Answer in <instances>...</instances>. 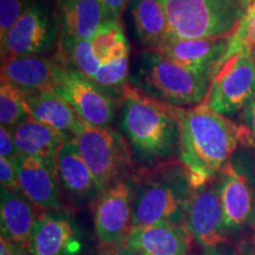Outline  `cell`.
I'll return each instance as SVG.
<instances>
[{"instance_id": "obj_1", "label": "cell", "mask_w": 255, "mask_h": 255, "mask_svg": "<svg viewBox=\"0 0 255 255\" xmlns=\"http://www.w3.org/2000/svg\"><path fill=\"white\" fill-rule=\"evenodd\" d=\"M164 104L178 126V156L189 174L191 188L210 182L231 163L238 144L252 143L247 127L212 110L205 102L195 107Z\"/></svg>"}, {"instance_id": "obj_2", "label": "cell", "mask_w": 255, "mask_h": 255, "mask_svg": "<svg viewBox=\"0 0 255 255\" xmlns=\"http://www.w3.org/2000/svg\"><path fill=\"white\" fill-rule=\"evenodd\" d=\"M121 128L139 162L155 165L178 151V126L162 102L129 84L124 89Z\"/></svg>"}, {"instance_id": "obj_3", "label": "cell", "mask_w": 255, "mask_h": 255, "mask_svg": "<svg viewBox=\"0 0 255 255\" xmlns=\"http://www.w3.org/2000/svg\"><path fill=\"white\" fill-rule=\"evenodd\" d=\"M133 182L132 227L157 222L183 223L193 188L182 162L170 159L143 168Z\"/></svg>"}, {"instance_id": "obj_4", "label": "cell", "mask_w": 255, "mask_h": 255, "mask_svg": "<svg viewBox=\"0 0 255 255\" xmlns=\"http://www.w3.org/2000/svg\"><path fill=\"white\" fill-rule=\"evenodd\" d=\"M131 83L152 100L174 107H195L206 101L214 71L191 69L152 50L139 55Z\"/></svg>"}, {"instance_id": "obj_5", "label": "cell", "mask_w": 255, "mask_h": 255, "mask_svg": "<svg viewBox=\"0 0 255 255\" xmlns=\"http://www.w3.org/2000/svg\"><path fill=\"white\" fill-rule=\"evenodd\" d=\"M159 1L167 15L169 36L182 39L231 37L244 14V7L231 0Z\"/></svg>"}, {"instance_id": "obj_6", "label": "cell", "mask_w": 255, "mask_h": 255, "mask_svg": "<svg viewBox=\"0 0 255 255\" xmlns=\"http://www.w3.org/2000/svg\"><path fill=\"white\" fill-rule=\"evenodd\" d=\"M73 139L103 190L126 178L132 167L129 142L114 128L94 126L81 120Z\"/></svg>"}, {"instance_id": "obj_7", "label": "cell", "mask_w": 255, "mask_h": 255, "mask_svg": "<svg viewBox=\"0 0 255 255\" xmlns=\"http://www.w3.org/2000/svg\"><path fill=\"white\" fill-rule=\"evenodd\" d=\"M255 97V63L250 51L223 57L216 65L205 103L222 116L245 110Z\"/></svg>"}, {"instance_id": "obj_8", "label": "cell", "mask_w": 255, "mask_h": 255, "mask_svg": "<svg viewBox=\"0 0 255 255\" xmlns=\"http://www.w3.org/2000/svg\"><path fill=\"white\" fill-rule=\"evenodd\" d=\"M58 40L56 11L44 2H37L1 40V63L14 57L56 52Z\"/></svg>"}, {"instance_id": "obj_9", "label": "cell", "mask_w": 255, "mask_h": 255, "mask_svg": "<svg viewBox=\"0 0 255 255\" xmlns=\"http://www.w3.org/2000/svg\"><path fill=\"white\" fill-rule=\"evenodd\" d=\"M133 199L135 182L126 177L108 187L95 201V232L103 248L126 244L132 229Z\"/></svg>"}, {"instance_id": "obj_10", "label": "cell", "mask_w": 255, "mask_h": 255, "mask_svg": "<svg viewBox=\"0 0 255 255\" xmlns=\"http://www.w3.org/2000/svg\"><path fill=\"white\" fill-rule=\"evenodd\" d=\"M59 94L89 124L109 127L116 113V97L77 70L60 66Z\"/></svg>"}, {"instance_id": "obj_11", "label": "cell", "mask_w": 255, "mask_h": 255, "mask_svg": "<svg viewBox=\"0 0 255 255\" xmlns=\"http://www.w3.org/2000/svg\"><path fill=\"white\" fill-rule=\"evenodd\" d=\"M183 225L200 245L214 248L226 241V223L218 183L214 181L193 188Z\"/></svg>"}, {"instance_id": "obj_12", "label": "cell", "mask_w": 255, "mask_h": 255, "mask_svg": "<svg viewBox=\"0 0 255 255\" xmlns=\"http://www.w3.org/2000/svg\"><path fill=\"white\" fill-rule=\"evenodd\" d=\"M81 234L71 216L62 210H47L37 220L28 255H77Z\"/></svg>"}, {"instance_id": "obj_13", "label": "cell", "mask_w": 255, "mask_h": 255, "mask_svg": "<svg viewBox=\"0 0 255 255\" xmlns=\"http://www.w3.org/2000/svg\"><path fill=\"white\" fill-rule=\"evenodd\" d=\"M59 72V64L46 56H20L1 63V79L24 96L57 92Z\"/></svg>"}, {"instance_id": "obj_14", "label": "cell", "mask_w": 255, "mask_h": 255, "mask_svg": "<svg viewBox=\"0 0 255 255\" xmlns=\"http://www.w3.org/2000/svg\"><path fill=\"white\" fill-rule=\"evenodd\" d=\"M18 173L20 190L36 208L60 209L57 169L41 159L19 154L12 158Z\"/></svg>"}, {"instance_id": "obj_15", "label": "cell", "mask_w": 255, "mask_h": 255, "mask_svg": "<svg viewBox=\"0 0 255 255\" xmlns=\"http://www.w3.org/2000/svg\"><path fill=\"white\" fill-rule=\"evenodd\" d=\"M191 239L183 223L157 222L132 227L124 245L137 255H188Z\"/></svg>"}, {"instance_id": "obj_16", "label": "cell", "mask_w": 255, "mask_h": 255, "mask_svg": "<svg viewBox=\"0 0 255 255\" xmlns=\"http://www.w3.org/2000/svg\"><path fill=\"white\" fill-rule=\"evenodd\" d=\"M229 38L231 37L182 39L169 36L152 51L187 68L208 69L214 71L228 49Z\"/></svg>"}, {"instance_id": "obj_17", "label": "cell", "mask_w": 255, "mask_h": 255, "mask_svg": "<svg viewBox=\"0 0 255 255\" xmlns=\"http://www.w3.org/2000/svg\"><path fill=\"white\" fill-rule=\"evenodd\" d=\"M56 169L59 184L69 195L79 200L96 201L103 193L73 138L64 142L59 149Z\"/></svg>"}, {"instance_id": "obj_18", "label": "cell", "mask_w": 255, "mask_h": 255, "mask_svg": "<svg viewBox=\"0 0 255 255\" xmlns=\"http://www.w3.org/2000/svg\"><path fill=\"white\" fill-rule=\"evenodd\" d=\"M34 207L21 191L1 187L0 191V222L1 237H5L28 252L32 235L36 228L37 216Z\"/></svg>"}, {"instance_id": "obj_19", "label": "cell", "mask_w": 255, "mask_h": 255, "mask_svg": "<svg viewBox=\"0 0 255 255\" xmlns=\"http://www.w3.org/2000/svg\"><path fill=\"white\" fill-rule=\"evenodd\" d=\"M59 39L91 40L104 21L100 0H57Z\"/></svg>"}, {"instance_id": "obj_20", "label": "cell", "mask_w": 255, "mask_h": 255, "mask_svg": "<svg viewBox=\"0 0 255 255\" xmlns=\"http://www.w3.org/2000/svg\"><path fill=\"white\" fill-rule=\"evenodd\" d=\"M226 228L235 231L246 223L253 209V195L246 177L229 163L220 173L218 182Z\"/></svg>"}, {"instance_id": "obj_21", "label": "cell", "mask_w": 255, "mask_h": 255, "mask_svg": "<svg viewBox=\"0 0 255 255\" xmlns=\"http://www.w3.org/2000/svg\"><path fill=\"white\" fill-rule=\"evenodd\" d=\"M25 98L32 119L52 128L66 141L73 138L81 119L68 101L57 92H40Z\"/></svg>"}, {"instance_id": "obj_22", "label": "cell", "mask_w": 255, "mask_h": 255, "mask_svg": "<svg viewBox=\"0 0 255 255\" xmlns=\"http://www.w3.org/2000/svg\"><path fill=\"white\" fill-rule=\"evenodd\" d=\"M19 154L30 156L56 167L59 149L66 139L58 131L32 117L12 129Z\"/></svg>"}, {"instance_id": "obj_23", "label": "cell", "mask_w": 255, "mask_h": 255, "mask_svg": "<svg viewBox=\"0 0 255 255\" xmlns=\"http://www.w3.org/2000/svg\"><path fill=\"white\" fill-rule=\"evenodd\" d=\"M133 27L145 50H154L169 37L168 20L159 0H131Z\"/></svg>"}, {"instance_id": "obj_24", "label": "cell", "mask_w": 255, "mask_h": 255, "mask_svg": "<svg viewBox=\"0 0 255 255\" xmlns=\"http://www.w3.org/2000/svg\"><path fill=\"white\" fill-rule=\"evenodd\" d=\"M53 58L63 68L77 70L89 78L94 77L102 65L91 40L59 39Z\"/></svg>"}, {"instance_id": "obj_25", "label": "cell", "mask_w": 255, "mask_h": 255, "mask_svg": "<svg viewBox=\"0 0 255 255\" xmlns=\"http://www.w3.org/2000/svg\"><path fill=\"white\" fill-rule=\"evenodd\" d=\"M91 43L102 64L129 56V43L121 20H104Z\"/></svg>"}, {"instance_id": "obj_26", "label": "cell", "mask_w": 255, "mask_h": 255, "mask_svg": "<svg viewBox=\"0 0 255 255\" xmlns=\"http://www.w3.org/2000/svg\"><path fill=\"white\" fill-rule=\"evenodd\" d=\"M26 98L9 83L1 79L0 84V122L1 127L13 129L30 119Z\"/></svg>"}, {"instance_id": "obj_27", "label": "cell", "mask_w": 255, "mask_h": 255, "mask_svg": "<svg viewBox=\"0 0 255 255\" xmlns=\"http://www.w3.org/2000/svg\"><path fill=\"white\" fill-rule=\"evenodd\" d=\"M128 77H129V56H126L102 64L100 70L91 79L110 94L114 96L120 94L122 97L124 89L129 84Z\"/></svg>"}, {"instance_id": "obj_28", "label": "cell", "mask_w": 255, "mask_h": 255, "mask_svg": "<svg viewBox=\"0 0 255 255\" xmlns=\"http://www.w3.org/2000/svg\"><path fill=\"white\" fill-rule=\"evenodd\" d=\"M36 4V0H0V40Z\"/></svg>"}, {"instance_id": "obj_29", "label": "cell", "mask_w": 255, "mask_h": 255, "mask_svg": "<svg viewBox=\"0 0 255 255\" xmlns=\"http://www.w3.org/2000/svg\"><path fill=\"white\" fill-rule=\"evenodd\" d=\"M0 182L1 187L13 191H21L18 173L11 158L0 157Z\"/></svg>"}, {"instance_id": "obj_30", "label": "cell", "mask_w": 255, "mask_h": 255, "mask_svg": "<svg viewBox=\"0 0 255 255\" xmlns=\"http://www.w3.org/2000/svg\"><path fill=\"white\" fill-rule=\"evenodd\" d=\"M19 155L17 144H15L13 132L11 129L0 128V157L14 158Z\"/></svg>"}, {"instance_id": "obj_31", "label": "cell", "mask_w": 255, "mask_h": 255, "mask_svg": "<svg viewBox=\"0 0 255 255\" xmlns=\"http://www.w3.org/2000/svg\"><path fill=\"white\" fill-rule=\"evenodd\" d=\"M104 20H121L129 0H100Z\"/></svg>"}, {"instance_id": "obj_32", "label": "cell", "mask_w": 255, "mask_h": 255, "mask_svg": "<svg viewBox=\"0 0 255 255\" xmlns=\"http://www.w3.org/2000/svg\"><path fill=\"white\" fill-rule=\"evenodd\" d=\"M0 255H28L27 251L19 247L5 237L0 238Z\"/></svg>"}, {"instance_id": "obj_33", "label": "cell", "mask_w": 255, "mask_h": 255, "mask_svg": "<svg viewBox=\"0 0 255 255\" xmlns=\"http://www.w3.org/2000/svg\"><path fill=\"white\" fill-rule=\"evenodd\" d=\"M244 116L246 127L251 132L252 142H253V144H255V97L246 107V109L244 111Z\"/></svg>"}, {"instance_id": "obj_34", "label": "cell", "mask_w": 255, "mask_h": 255, "mask_svg": "<svg viewBox=\"0 0 255 255\" xmlns=\"http://www.w3.org/2000/svg\"><path fill=\"white\" fill-rule=\"evenodd\" d=\"M98 255H137L131 248H129L127 245H120V246H113L103 248Z\"/></svg>"}, {"instance_id": "obj_35", "label": "cell", "mask_w": 255, "mask_h": 255, "mask_svg": "<svg viewBox=\"0 0 255 255\" xmlns=\"http://www.w3.org/2000/svg\"><path fill=\"white\" fill-rule=\"evenodd\" d=\"M238 255H255V241L252 242V244L244 245Z\"/></svg>"}, {"instance_id": "obj_36", "label": "cell", "mask_w": 255, "mask_h": 255, "mask_svg": "<svg viewBox=\"0 0 255 255\" xmlns=\"http://www.w3.org/2000/svg\"><path fill=\"white\" fill-rule=\"evenodd\" d=\"M231 1L235 2V4H239L240 6H242V7H244L245 2H246V0H231Z\"/></svg>"}, {"instance_id": "obj_37", "label": "cell", "mask_w": 255, "mask_h": 255, "mask_svg": "<svg viewBox=\"0 0 255 255\" xmlns=\"http://www.w3.org/2000/svg\"><path fill=\"white\" fill-rule=\"evenodd\" d=\"M252 56H253V59H254V63H255V52L252 53Z\"/></svg>"}, {"instance_id": "obj_38", "label": "cell", "mask_w": 255, "mask_h": 255, "mask_svg": "<svg viewBox=\"0 0 255 255\" xmlns=\"http://www.w3.org/2000/svg\"><path fill=\"white\" fill-rule=\"evenodd\" d=\"M253 227H254V233H255V221H254V225H253Z\"/></svg>"}]
</instances>
